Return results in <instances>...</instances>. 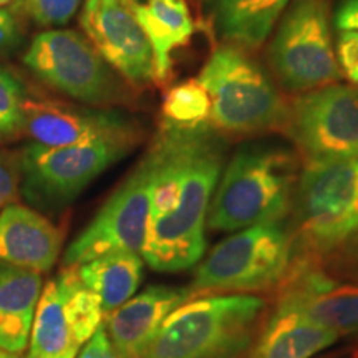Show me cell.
Wrapping results in <instances>:
<instances>
[{
    "instance_id": "52a82bcc",
    "label": "cell",
    "mask_w": 358,
    "mask_h": 358,
    "mask_svg": "<svg viewBox=\"0 0 358 358\" xmlns=\"http://www.w3.org/2000/svg\"><path fill=\"white\" fill-rule=\"evenodd\" d=\"M268 69L287 93H306L342 80L327 0H290L267 48Z\"/></svg>"
},
{
    "instance_id": "7c38bea8",
    "label": "cell",
    "mask_w": 358,
    "mask_h": 358,
    "mask_svg": "<svg viewBox=\"0 0 358 358\" xmlns=\"http://www.w3.org/2000/svg\"><path fill=\"white\" fill-rule=\"evenodd\" d=\"M150 191L151 163L145 155L69 245L64 267H78L110 252L141 254L150 219Z\"/></svg>"
},
{
    "instance_id": "7402d4cb",
    "label": "cell",
    "mask_w": 358,
    "mask_h": 358,
    "mask_svg": "<svg viewBox=\"0 0 358 358\" xmlns=\"http://www.w3.org/2000/svg\"><path fill=\"white\" fill-rule=\"evenodd\" d=\"M143 257L138 252H110L77 267L78 277L100 299L103 313L129 301L143 280Z\"/></svg>"
},
{
    "instance_id": "277c9868",
    "label": "cell",
    "mask_w": 358,
    "mask_h": 358,
    "mask_svg": "<svg viewBox=\"0 0 358 358\" xmlns=\"http://www.w3.org/2000/svg\"><path fill=\"white\" fill-rule=\"evenodd\" d=\"M199 82L211 98L209 123L219 134L285 133L289 101L244 48L217 45L201 70Z\"/></svg>"
},
{
    "instance_id": "d4e9b609",
    "label": "cell",
    "mask_w": 358,
    "mask_h": 358,
    "mask_svg": "<svg viewBox=\"0 0 358 358\" xmlns=\"http://www.w3.org/2000/svg\"><path fill=\"white\" fill-rule=\"evenodd\" d=\"M83 0H20L22 13L40 27L65 25L73 19Z\"/></svg>"
},
{
    "instance_id": "4fadbf2b",
    "label": "cell",
    "mask_w": 358,
    "mask_h": 358,
    "mask_svg": "<svg viewBox=\"0 0 358 358\" xmlns=\"http://www.w3.org/2000/svg\"><path fill=\"white\" fill-rule=\"evenodd\" d=\"M22 131L42 146H78L96 141H140L138 123L115 110L69 105L47 96L25 95Z\"/></svg>"
},
{
    "instance_id": "83f0119b",
    "label": "cell",
    "mask_w": 358,
    "mask_h": 358,
    "mask_svg": "<svg viewBox=\"0 0 358 358\" xmlns=\"http://www.w3.org/2000/svg\"><path fill=\"white\" fill-rule=\"evenodd\" d=\"M335 53L342 77H345L353 87H358V32H340Z\"/></svg>"
},
{
    "instance_id": "9c48e42d",
    "label": "cell",
    "mask_w": 358,
    "mask_h": 358,
    "mask_svg": "<svg viewBox=\"0 0 358 358\" xmlns=\"http://www.w3.org/2000/svg\"><path fill=\"white\" fill-rule=\"evenodd\" d=\"M24 64L48 88L75 101L108 106L127 96L122 77L77 30L50 29L37 34Z\"/></svg>"
},
{
    "instance_id": "d6986e66",
    "label": "cell",
    "mask_w": 358,
    "mask_h": 358,
    "mask_svg": "<svg viewBox=\"0 0 358 358\" xmlns=\"http://www.w3.org/2000/svg\"><path fill=\"white\" fill-rule=\"evenodd\" d=\"M43 289L42 274L0 262V348L24 355L37 303Z\"/></svg>"
},
{
    "instance_id": "ac0fdd59",
    "label": "cell",
    "mask_w": 358,
    "mask_h": 358,
    "mask_svg": "<svg viewBox=\"0 0 358 358\" xmlns=\"http://www.w3.org/2000/svg\"><path fill=\"white\" fill-rule=\"evenodd\" d=\"M338 338L337 334L307 319L299 308L277 301L249 358H312Z\"/></svg>"
},
{
    "instance_id": "f1b7e54d",
    "label": "cell",
    "mask_w": 358,
    "mask_h": 358,
    "mask_svg": "<svg viewBox=\"0 0 358 358\" xmlns=\"http://www.w3.org/2000/svg\"><path fill=\"white\" fill-rule=\"evenodd\" d=\"M22 43L19 19L10 8L0 7V55L15 50Z\"/></svg>"
},
{
    "instance_id": "ffe728a7",
    "label": "cell",
    "mask_w": 358,
    "mask_h": 358,
    "mask_svg": "<svg viewBox=\"0 0 358 358\" xmlns=\"http://www.w3.org/2000/svg\"><path fill=\"white\" fill-rule=\"evenodd\" d=\"M134 13L153 50L155 83L163 87L171 80V53L191 42L198 25L185 0L136 2Z\"/></svg>"
},
{
    "instance_id": "603a6c76",
    "label": "cell",
    "mask_w": 358,
    "mask_h": 358,
    "mask_svg": "<svg viewBox=\"0 0 358 358\" xmlns=\"http://www.w3.org/2000/svg\"><path fill=\"white\" fill-rule=\"evenodd\" d=\"M211 98L199 78L174 85L161 103V123L169 127L194 128L209 123Z\"/></svg>"
},
{
    "instance_id": "1f68e13d",
    "label": "cell",
    "mask_w": 358,
    "mask_h": 358,
    "mask_svg": "<svg viewBox=\"0 0 358 358\" xmlns=\"http://www.w3.org/2000/svg\"><path fill=\"white\" fill-rule=\"evenodd\" d=\"M0 358H29V357H24V355H17V353H10V352H6L0 348Z\"/></svg>"
},
{
    "instance_id": "484cf974",
    "label": "cell",
    "mask_w": 358,
    "mask_h": 358,
    "mask_svg": "<svg viewBox=\"0 0 358 358\" xmlns=\"http://www.w3.org/2000/svg\"><path fill=\"white\" fill-rule=\"evenodd\" d=\"M22 166L20 151L0 148V211L13 204L20 196Z\"/></svg>"
},
{
    "instance_id": "f546056e",
    "label": "cell",
    "mask_w": 358,
    "mask_h": 358,
    "mask_svg": "<svg viewBox=\"0 0 358 358\" xmlns=\"http://www.w3.org/2000/svg\"><path fill=\"white\" fill-rule=\"evenodd\" d=\"M77 358H127L123 357L111 343V340L106 335L105 327H100L93 337L85 343L82 350L78 352Z\"/></svg>"
},
{
    "instance_id": "4dcf8cb0",
    "label": "cell",
    "mask_w": 358,
    "mask_h": 358,
    "mask_svg": "<svg viewBox=\"0 0 358 358\" xmlns=\"http://www.w3.org/2000/svg\"><path fill=\"white\" fill-rule=\"evenodd\" d=\"M334 24L338 32H358V0H342L334 13Z\"/></svg>"
},
{
    "instance_id": "2e32d148",
    "label": "cell",
    "mask_w": 358,
    "mask_h": 358,
    "mask_svg": "<svg viewBox=\"0 0 358 358\" xmlns=\"http://www.w3.org/2000/svg\"><path fill=\"white\" fill-rule=\"evenodd\" d=\"M191 299L181 285L155 284L115 310L105 313L103 327L113 347L127 358H143L173 310Z\"/></svg>"
},
{
    "instance_id": "9a60e30c",
    "label": "cell",
    "mask_w": 358,
    "mask_h": 358,
    "mask_svg": "<svg viewBox=\"0 0 358 358\" xmlns=\"http://www.w3.org/2000/svg\"><path fill=\"white\" fill-rule=\"evenodd\" d=\"M279 301L338 337L358 335V284H342L312 259L294 264L280 284Z\"/></svg>"
},
{
    "instance_id": "4316f807",
    "label": "cell",
    "mask_w": 358,
    "mask_h": 358,
    "mask_svg": "<svg viewBox=\"0 0 358 358\" xmlns=\"http://www.w3.org/2000/svg\"><path fill=\"white\" fill-rule=\"evenodd\" d=\"M327 268L334 275L358 284V231L327 256Z\"/></svg>"
},
{
    "instance_id": "ba28073f",
    "label": "cell",
    "mask_w": 358,
    "mask_h": 358,
    "mask_svg": "<svg viewBox=\"0 0 358 358\" xmlns=\"http://www.w3.org/2000/svg\"><path fill=\"white\" fill-rule=\"evenodd\" d=\"M134 146L136 143L131 141H96L78 146L30 143L20 151L22 198L38 213L62 211Z\"/></svg>"
},
{
    "instance_id": "8992f818",
    "label": "cell",
    "mask_w": 358,
    "mask_h": 358,
    "mask_svg": "<svg viewBox=\"0 0 358 358\" xmlns=\"http://www.w3.org/2000/svg\"><path fill=\"white\" fill-rule=\"evenodd\" d=\"M294 236L282 222L241 229L214 245L203 259L187 285L191 299L277 287L294 266Z\"/></svg>"
},
{
    "instance_id": "3957f363",
    "label": "cell",
    "mask_w": 358,
    "mask_h": 358,
    "mask_svg": "<svg viewBox=\"0 0 358 358\" xmlns=\"http://www.w3.org/2000/svg\"><path fill=\"white\" fill-rule=\"evenodd\" d=\"M266 301L201 295L168 315L143 358H241L252 345Z\"/></svg>"
},
{
    "instance_id": "44dd1931",
    "label": "cell",
    "mask_w": 358,
    "mask_h": 358,
    "mask_svg": "<svg viewBox=\"0 0 358 358\" xmlns=\"http://www.w3.org/2000/svg\"><path fill=\"white\" fill-rule=\"evenodd\" d=\"M290 0H214V22L226 43L257 50L287 8Z\"/></svg>"
},
{
    "instance_id": "8fae6325",
    "label": "cell",
    "mask_w": 358,
    "mask_h": 358,
    "mask_svg": "<svg viewBox=\"0 0 358 358\" xmlns=\"http://www.w3.org/2000/svg\"><path fill=\"white\" fill-rule=\"evenodd\" d=\"M285 134L303 159L358 158V87L332 83L289 101Z\"/></svg>"
},
{
    "instance_id": "7a4b0ae2",
    "label": "cell",
    "mask_w": 358,
    "mask_h": 358,
    "mask_svg": "<svg viewBox=\"0 0 358 358\" xmlns=\"http://www.w3.org/2000/svg\"><path fill=\"white\" fill-rule=\"evenodd\" d=\"M297 179L299 161L289 148L266 141L241 146L219 178L208 226L234 232L282 222L292 209Z\"/></svg>"
},
{
    "instance_id": "5b68a950",
    "label": "cell",
    "mask_w": 358,
    "mask_h": 358,
    "mask_svg": "<svg viewBox=\"0 0 358 358\" xmlns=\"http://www.w3.org/2000/svg\"><path fill=\"white\" fill-rule=\"evenodd\" d=\"M290 213L307 259L332 254L358 231V158L307 159Z\"/></svg>"
},
{
    "instance_id": "30bf717a",
    "label": "cell",
    "mask_w": 358,
    "mask_h": 358,
    "mask_svg": "<svg viewBox=\"0 0 358 358\" xmlns=\"http://www.w3.org/2000/svg\"><path fill=\"white\" fill-rule=\"evenodd\" d=\"M100 299L64 267L42 289L29 340V358H77L80 348L103 325Z\"/></svg>"
},
{
    "instance_id": "6da1fadb",
    "label": "cell",
    "mask_w": 358,
    "mask_h": 358,
    "mask_svg": "<svg viewBox=\"0 0 358 358\" xmlns=\"http://www.w3.org/2000/svg\"><path fill=\"white\" fill-rule=\"evenodd\" d=\"M222 134L161 123L148 150L151 163L150 219L141 257L156 272H181L204 256V227L224 166Z\"/></svg>"
},
{
    "instance_id": "e0dca14e",
    "label": "cell",
    "mask_w": 358,
    "mask_h": 358,
    "mask_svg": "<svg viewBox=\"0 0 358 358\" xmlns=\"http://www.w3.org/2000/svg\"><path fill=\"white\" fill-rule=\"evenodd\" d=\"M64 248V232L42 213L13 203L0 211V262L50 272Z\"/></svg>"
},
{
    "instance_id": "5bb4252c",
    "label": "cell",
    "mask_w": 358,
    "mask_h": 358,
    "mask_svg": "<svg viewBox=\"0 0 358 358\" xmlns=\"http://www.w3.org/2000/svg\"><path fill=\"white\" fill-rule=\"evenodd\" d=\"M138 0H85L80 25L103 60L131 87L155 82L153 50L134 13Z\"/></svg>"
},
{
    "instance_id": "cb8c5ba5",
    "label": "cell",
    "mask_w": 358,
    "mask_h": 358,
    "mask_svg": "<svg viewBox=\"0 0 358 358\" xmlns=\"http://www.w3.org/2000/svg\"><path fill=\"white\" fill-rule=\"evenodd\" d=\"M25 95L24 83L0 65V136L10 138L22 131Z\"/></svg>"
},
{
    "instance_id": "d6a6232c",
    "label": "cell",
    "mask_w": 358,
    "mask_h": 358,
    "mask_svg": "<svg viewBox=\"0 0 358 358\" xmlns=\"http://www.w3.org/2000/svg\"><path fill=\"white\" fill-rule=\"evenodd\" d=\"M12 0H0V7H6L7 3H10Z\"/></svg>"
}]
</instances>
